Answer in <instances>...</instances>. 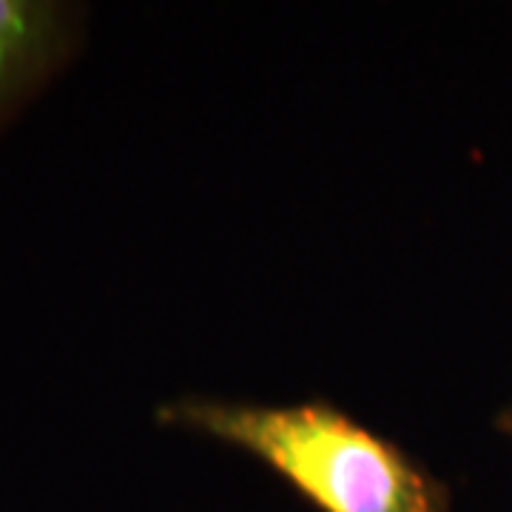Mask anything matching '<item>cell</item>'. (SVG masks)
Listing matches in <instances>:
<instances>
[{
    "label": "cell",
    "instance_id": "obj_1",
    "mask_svg": "<svg viewBox=\"0 0 512 512\" xmlns=\"http://www.w3.org/2000/svg\"><path fill=\"white\" fill-rule=\"evenodd\" d=\"M157 416L265 461L319 512H447V490L436 478L325 402L262 407L177 399Z\"/></svg>",
    "mask_w": 512,
    "mask_h": 512
},
{
    "label": "cell",
    "instance_id": "obj_2",
    "mask_svg": "<svg viewBox=\"0 0 512 512\" xmlns=\"http://www.w3.org/2000/svg\"><path fill=\"white\" fill-rule=\"evenodd\" d=\"M80 20L69 3L0 0V131L72 60Z\"/></svg>",
    "mask_w": 512,
    "mask_h": 512
}]
</instances>
